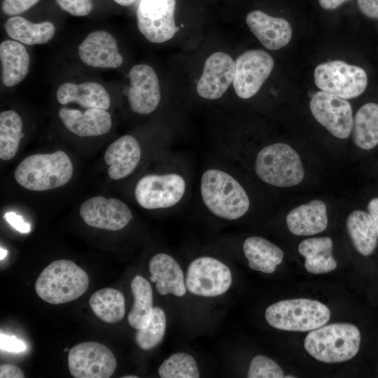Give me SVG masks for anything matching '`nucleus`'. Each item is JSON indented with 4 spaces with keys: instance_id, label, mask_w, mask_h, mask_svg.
Masks as SVG:
<instances>
[{
    "instance_id": "473e14b6",
    "label": "nucleus",
    "mask_w": 378,
    "mask_h": 378,
    "mask_svg": "<svg viewBox=\"0 0 378 378\" xmlns=\"http://www.w3.org/2000/svg\"><path fill=\"white\" fill-rule=\"evenodd\" d=\"M166 323L164 311L160 307H154L148 325L144 328L137 330L135 334L137 346L146 351L157 346L164 335Z\"/></svg>"
},
{
    "instance_id": "20e7f679",
    "label": "nucleus",
    "mask_w": 378,
    "mask_h": 378,
    "mask_svg": "<svg viewBox=\"0 0 378 378\" xmlns=\"http://www.w3.org/2000/svg\"><path fill=\"white\" fill-rule=\"evenodd\" d=\"M88 285V276L83 269L71 260H58L42 271L36 281L35 290L45 302L59 304L80 297Z\"/></svg>"
},
{
    "instance_id": "ea45409f",
    "label": "nucleus",
    "mask_w": 378,
    "mask_h": 378,
    "mask_svg": "<svg viewBox=\"0 0 378 378\" xmlns=\"http://www.w3.org/2000/svg\"><path fill=\"white\" fill-rule=\"evenodd\" d=\"M4 217L19 232L22 233H28L30 232L31 228L29 224L25 223L21 216L16 215L15 213H6Z\"/></svg>"
},
{
    "instance_id": "f8f14e48",
    "label": "nucleus",
    "mask_w": 378,
    "mask_h": 378,
    "mask_svg": "<svg viewBox=\"0 0 378 378\" xmlns=\"http://www.w3.org/2000/svg\"><path fill=\"white\" fill-rule=\"evenodd\" d=\"M274 65L267 52L253 49L241 54L235 61L233 87L237 95L244 99L252 97L270 75Z\"/></svg>"
},
{
    "instance_id": "ddd939ff",
    "label": "nucleus",
    "mask_w": 378,
    "mask_h": 378,
    "mask_svg": "<svg viewBox=\"0 0 378 378\" xmlns=\"http://www.w3.org/2000/svg\"><path fill=\"white\" fill-rule=\"evenodd\" d=\"M310 111L314 118L338 139L349 136L354 124L350 103L333 94L318 91L312 97Z\"/></svg>"
},
{
    "instance_id": "a878e982",
    "label": "nucleus",
    "mask_w": 378,
    "mask_h": 378,
    "mask_svg": "<svg viewBox=\"0 0 378 378\" xmlns=\"http://www.w3.org/2000/svg\"><path fill=\"white\" fill-rule=\"evenodd\" d=\"M298 252L305 258L304 267L310 273H328L337 267L332 254V241L328 237L303 240L298 246Z\"/></svg>"
},
{
    "instance_id": "a19ab883",
    "label": "nucleus",
    "mask_w": 378,
    "mask_h": 378,
    "mask_svg": "<svg viewBox=\"0 0 378 378\" xmlns=\"http://www.w3.org/2000/svg\"><path fill=\"white\" fill-rule=\"evenodd\" d=\"M1 378H23V372L17 366L11 364H4L0 366Z\"/></svg>"
},
{
    "instance_id": "b1692460",
    "label": "nucleus",
    "mask_w": 378,
    "mask_h": 378,
    "mask_svg": "<svg viewBox=\"0 0 378 378\" xmlns=\"http://www.w3.org/2000/svg\"><path fill=\"white\" fill-rule=\"evenodd\" d=\"M2 66V82L6 87L16 85L28 74L30 57L25 47L15 40H7L0 44Z\"/></svg>"
},
{
    "instance_id": "bb28decb",
    "label": "nucleus",
    "mask_w": 378,
    "mask_h": 378,
    "mask_svg": "<svg viewBox=\"0 0 378 378\" xmlns=\"http://www.w3.org/2000/svg\"><path fill=\"white\" fill-rule=\"evenodd\" d=\"M4 28L11 38L29 46L45 44L55 33V25L50 22L34 23L20 16L8 18Z\"/></svg>"
},
{
    "instance_id": "9b49d317",
    "label": "nucleus",
    "mask_w": 378,
    "mask_h": 378,
    "mask_svg": "<svg viewBox=\"0 0 378 378\" xmlns=\"http://www.w3.org/2000/svg\"><path fill=\"white\" fill-rule=\"evenodd\" d=\"M176 0H141L136 10L137 27L152 43L171 39L178 28L174 21Z\"/></svg>"
},
{
    "instance_id": "a211bd4d",
    "label": "nucleus",
    "mask_w": 378,
    "mask_h": 378,
    "mask_svg": "<svg viewBox=\"0 0 378 378\" xmlns=\"http://www.w3.org/2000/svg\"><path fill=\"white\" fill-rule=\"evenodd\" d=\"M141 158V148L134 136L126 134L118 138L104 153L109 178L118 181L127 177L138 167Z\"/></svg>"
},
{
    "instance_id": "5701e85b",
    "label": "nucleus",
    "mask_w": 378,
    "mask_h": 378,
    "mask_svg": "<svg viewBox=\"0 0 378 378\" xmlns=\"http://www.w3.org/2000/svg\"><path fill=\"white\" fill-rule=\"evenodd\" d=\"M286 221L293 234L309 236L320 233L328 225L326 206L321 200H312L293 209Z\"/></svg>"
},
{
    "instance_id": "4468645a",
    "label": "nucleus",
    "mask_w": 378,
    "mask_h": 378,
    "mask_svg": "<svg viewBox=\"0 0 378 378\" xmlns=\"http://www.w3.org/2000/svg\"><path fill=\"white\" fill-rule=\"evenodd\" d=\"M79 213L88 225L111 231L124 228L132 219L130 209L122 201L102 196L85 200L80 206Z\"/></svg>"
},
{
    "instance_id": "aec40b11",
    "label": "nucleus",
    "mask_w": 378,
    "mask_h": 378,
    "mask_svg": "<svg viewBox=\"0 0 378 378\" xmlns=\"http://www.w3.org/2000/svg\"><path fill=\"white\" fill-rule=\"evenodd\" d=\"M246 23L259 41L269 50L282 48L292 37V28L286 20L272 17L260 10L248 13Z\"/></svg>"
},
{
    "instance_id": "79ce46f5",
    "label": "nucleus",
    "mask_w": 378,
    "mask_h": 378,
    "mask_svg": "<svg viewBox=\"0 0 378 378\" xmlns=\"http://www.w3.org/2000/svg\"><path fill=\"white\" fill-rule=\"evenodd\" d=\"M368 211L373 220L378 238V197L370 200L368 205Z\"/></svg>"
},
{
    "instance_id": "a18cd8bd",
    "label": "nucleus",
    "mask_w": 378,
    "mask_h": 378,
    "mask_svg": "<svg viewBox=\"0 0 378 378\" xmlns=\"http://www.w3.org/2000/svg\"><path fill=\"white\" fill-rule=\"evenodd\" d=\"M6 254H7V251L1 248V260L4 259L6 256Z\"/></svg>"
},
{
    "instance_id": "2f4dec72",
    "label": "nucleus",
    "mask_w": 378,
    "mask_h": 378,
    "mask_svg": "<svg viewBox=\"0 0 378 378\" xmlns=\"http://www.w3.org/2000/svg\"><path fill=\"white\" fill-rule=\"evenodd\" d=\"M23 123L20 115L13 110L0 114V158L10 160L16 155L20 140L24 136Z\"/></svg>"
},
{
    "instance_id": "de8ad7c7",
    "label": "nucleus",
    "mask_w": 378,
    "mask_h": 378,
    "mask_svg": "<svg viewBox=\"0 0 378 378\" xmlns=\"http://www.w3.org/2000/svg\"><path fill=\"white\" fill-rule=\"evenodd\" d=\"M285 377H286V378H292V377H293V376H286Z\"/></svg>"
},
{
    "instance_id": "9d476101",
    "label": "nucleus",
    "mask_w": 378,
    "mask_h": 378,
    "mask_svg": "<svg viewBox=\"0 0 378 378\" xmlns=\"http://www.w3.org/2000/svg\"><path fill=\"white\" fill-rule=\"evenodd\" d=\"M68 367L75 378H108L115 372L116 360L106 346L85 342L69 350Z\"/></svg>"
},
{
    "instance_id": "4c0bfd02",
    "label": "nucleus",
    "mask_w": 378,
    "mask_h": 378,
    "mask_svg": "<svg viewBox=\"0 0 378 378\" xmlns=\"http://www.w3.org/2000/svg\"><path fill=\"white\" fill-rule=\"evenodd\" d=\"M0 346L3 350L14 353L22 352L26 349V344L22 341L15 336L6 335L2 333L0 335Z\"/></svg>"
},
{
    "instance_id": "6ab92c4d",
    "label": "nucleus",
    "mask_w": 378,
    "mask_h": 378,
    "mask_svg": "<svg viewBox=\"0 0 378 378\" xmlns=\"http://www.w3.org/2000/svg\"><path fill=\"white\" fill-rule=\"evenodd\" d=\"M64 126L78 136H96L108 133L112 127L110 113L106 110L78 109L62 107L58 111Z\"/></svg>"
},
{
    "instance_id": "cd10ccee",
    "label": "nucleus",
    "mask_w": 378,
    "mask_h": 378,
    "mask_svg": "<svg viewBox=\"0 0 378 378\" xmlns=\"http://www.w3.org/2000/svg\"><path fill=\"white\" fill-rule=\"evenodd\" d=\"M346 230L356 250L364 256L370 255L377 245L373 220L368 212L356 210L347 217Z\"/></svg>"
},
{
    "instance_id": "39448f33",
    "label": "nucleus",
    "mask_w": 378,
    "mask_h": 378,
    "mask_svg": "<svg viewBox=\"0 0 378 378\" xmlns=\"http://www.w3.org/2000/svg\"><path fill=\"white\" fill-rule=\"evenodd\" d=\"M330 317L327 306L306 298L281 300L265 311V319L271 326L288 331L313 330L327 323Z\"/></svg>"
},
{
    "instance_id": "c03bdc74",
    "label": "nucleus",
    "mask_w": 378,
    "mask_h": 378,
    "mask_svg": "<svg viewBox=\"0 0 378 378\" xmlns=\"http://www.w3.org/2000/svg\"><path fill=\"white\" fill-rule=\"evenodd\" d=\"M113 1L122 6H128L132 4L136 0H113Z\"/></svg>"
},
{
    "instance_id": "09e8293b",
    "label": "nucleus",
    "mask_w": 378,
    "mask_h": 378,
    "mask_svg": "<svg viewBox=\"0 0 378 378\" xmlns=\"http://www.w3.org/2000/svg\"><path fill=\"white\" fill-rule=\"evenodd\" d=\"M69 350H70V349H69L68 348H66V349H64V351H69Z\"/></svg>"
},
{
    "instance_id": "49530a36",
    "label": "nucleus",
    "mask_w": 378,
    "mask_h": 378,
    "mask_svg": "<svg viewBox=\"0 0 378 378\" xmlns=\"http://www.w3.org/2000/svg\"><path fill=\"white\" fill-rule=\"evenodd\" d=\"M124 378H137V376H125Z\"/></svg>"
},
{
    "instance_id": "2eb2a0df",
    "label": "nucleus",
    "mask_w": 378,
    "mask_h": 378,
    "mask_svg": "<svg viewBox=\"0 0 378 378\" xmlns=\"http://www.w3.org/2000/svg\"><path fill=\"white\" fill-rule=\"evenodd\" d=\"M127 97L132 111L148 115L158 106L161 94L158 76L149 65L134 66L130 71Z\"/></svg>"
},
{
    "instance_id": "1a4fd4ad",
    "label": "nucleus",
    "mask_w": 378,
    "mask_h": 378,
    "mask_svg": "<svg viewBox=\"0 0 378 378\" xmlns=\"http://www.w3.org/2000/svg\"><path fill=\"white\" fill-rule=\"evenodd\" d=\"M185 284L192 294L202 297H216L225 293L232 284L230 269L212 257L194 260L188 266Z\"/></svg>"
},
{
    "instance_id": "72a5a7b5",
    "label": "nucleus",
    "mask_w": 378,
    "mask_h": 378,
    "mask_svg": "<svg viewBox=\"0 0 378 378\" xmlns=\"http://www.w3.org/2000/svg\"><path fill=\"white\" fill-rule=\"evenodd\" d=\"M158 373L162 378H198L200 373L194 358L188 354L176 353L160 366Z\"/></svg>"
},
{
    "instance_id": "6e6552de",
    "label": "nucleus",
    "mask_w": 378,
    "mask_h": 378,
    "mask_svg": "<svg viewBox=\"0 0 378 378\" xmlns=\"http://www.w3.org/2000/svg\"><path fill=\"white\" fill-rule=\"evenodd\" d=\"M314 78L321 90L344 99L360 96L368 85V76L363 69L339 59L317 65Z\"/></svg>"
},
{
    "instance_id": "f704fd0d",
    "label": "nucleus",
    "mask_w": 378,
    "mask_h": 378,
    "mask_svg": "<svg viewBox=\"0 0 378 378\" xmlns=\"http://www.w3.org/2000/svg\"><path fill=\"white\" fill-rule=\"evenodd\" d=\"M248 378H281L284 372L280 366L272 359L262 355L255 356L248 371Z\"/></svg>"
},
{
    "instance_id": "e433bc0d",
    "label": "nucleus",
    "mask_w": 378,
    "mask_h": 378,
    "mask_svg": "<svg viewBox=\"0 0 378 378\" xmlns=\"http://www.w3.org/2000/svg\"><path fill=\"white\" fill-rule=\"evenodd\" d=\"M39 0H3L1 8L8 15L20 14L34 6Z\"/></svg>"
},
{
    "instance_id": "423d86ee",
    "label": "nucleus",
    "mask_w": 378,
    "mask_h": 378,
    "mask_svg": "<svg viewBox=\"0 0 378 378\" xmlns=\"http://www.w3.org/2000/svg\"><path fill=\"white\" fill-rule=\"evenodd\" d=\"M255 172L263 182L276 187H291L299 184L304 169L298 153L283 143L268 145L256 155Z\"/></svg>"
},
{
    "instance_id": "7ed1b4c3",
    "label": "nucleus",
    "mask_w": 378,
    "mask_h": 378,
    "mask_svg": "<svg viewBox=\"0 0 378 378\" xmlns=\"http://www.w3.org/2000/svg\"><path fill=\"white\" fill-rule=\"evenodd\" d=\"M360 343V333L356 326L351 323H332L309 332L304 346L316 360L335 363L354 358Z\"/></svg>"
},
{
    "instance_id": "f3484780",
    "label": "nucleus",
    "mask_w": 378,
    "mask_h": 378,
    "mask_svg": "<svg viewBox=\"0 0 378 378\" xmlns=\"http://www.w3.org/2000/svg\"><path fill=\"white\" fill-rule=\"evenodd\" d=\"M78 54L84 64L94 68L115 69L123 62L116 39L103 30L90 33L79 45Z\"/></svg>"
},
{
    "instance_id": "c9c22d12",
    "label": "nucleus",
    "mask_w": 378,
    "mask_h": 378,
    "mask_svg": "<svg viewBox=\"0 0 378 378\" xmlns=\"http://www.w3.org/2000/svg\"><path fill=\"white\" fill-rule=\"evenodd\" d=\"M59 7L74 16L88 15L93 8L92 0H55Z\"/></svg>"
},
{
    "instance_id": "f03ea898",
    "label": "nucleus",
    "mask_w": 378,
    "mask_h": 378,
    "mask_svg": "<svg viewBox=\"0 0 378 378\" xmlns=\"http://www.w3.org/2000/svg\"><path fill=\"white\" fill-rule=\"evenodd\" d=\"M74 167L69 155L62 150L38 153L24 158L14 172L16 182L25 189L45 191L66 185Z\"/></svg>"
},
{
    "instance_id": "f257e3e1",
    "label": "nucleus",
    "mask_w": 378,
    "mask_h": 378,
    "mask_svg": "<svg viewBox=\"0 0 378 378\" xmlns=\"http://www.w3.org/2000/svg\"><path fill=\"white\" fill-rule=\"evenodd\" d=\"M200 192L207 210L224 220L239 219L250 207V200L244 187L223 169L209 168L204 171Z\"/></svg>"
},
{
    "instance_id": "58836bf2",
    "label": "nucleus",
    "mask_w": 378,
    "mask_h": 378,
    "mask_svg": "<svg viewBox=\"0 0 378 378\" xmlns=\"http://www.w3.org/2000/svg\"><path fill=\"white\" fill-rule=\"evenodd\" d=\"M360 12L372 19H378V0H357Z\"/></svg>"
},
{
    "instance_id": "0eeeda50",
    "label": "nucleus",
    "mask_w": 378,
    "mask_h": 378,
    "mask_svg": "<svg viewBox=\"0 0 378 378\" xmlns=\"http://www.w3.org/2000/svg\"><path fill=\"white\" fill-rule=\"evenodd\" d=\"M187 190V182L176 172L148 174L136 183L134 197L145 209H168L177 205Z\"/></svg>"
},
{
    "instance_id": "c756f323",
    "label": "nucleus",
    "mask_w": 378,
    "mask_h": 378,
    "mask_svg": "<svg viewBox=\"0 0 378 378\" xmlns=\"http://www.w3.org/2000/svg\"><path fill=\"white\" fill-rule=\"evenodd\" d=\"M353 139L363 150H370L378 144L377 104L367 103L358 110L354 120Z\"/></svg>"
},
{
    "instance_id": "412c9836",
    "label": "nucleus",
    "mask_w": 378,
    "mask_h": 378,
    "mask_svg": "<svg viewBox=\"0 0 378 378\" xmlns=\"http://www.w3.org/2000/svg\"><path fill=\"white\" fill-rule=\"evenodd\" d=\"M150 280L155 283L160 295L173 294L181 297L186 292L183 271L171 255L159 253L152 257L148 264Z\"/></svg>"
},
{
    "instance_id": "7c9ffc66",
    "label": "nucleus",
    "mask_w": 378,
    "mask_h": 378,
    "mask_svg": "<svg viewBox=\"0 0 378 378\" xmlns=\"http://www.w3.org/2000/svg\"><path fill=\"white\" fill-rule=\"evenodd\" d=\"M89 304L94 314L106 323H117L125 315L124 295L114 288H104L94 292Z\"/></svg>"
},
{
    "instance_id": "dca6fc26",
    "label": "nucleus",
    "mask_w": 378,
    "mask_h": 378,
    "mask_svg": "<svg viewBox=\"0 0 378 378\" xmlns=\"http://www.w3.org/2000/svg\"><path fill=\"white\" fill-rule=\"evenodd\" d=\"M235 62L227 54L216 52L205 61L203 71L197 84V92L202 98H220L233 82Z\"/></svg>"
},
{
    "instance_id": "37998d69",
    "label": "nucleus",
    "mask_w": 378,
    "mask_h": 378,
    "mask_svg": "<svg viewBox=\"0 0 378 378\" xmlns=\"http://www.w3.org/2000/svg\"><path fill=\"white\" fill-rule=\"evenodd\" d=\"M349 0H318L321 7L325 10H334Z\"/></svg>"
},
{
    "instance_id": "393cba45",
    "label": "nucleus",
    "mask_w": 378,
    "mask_h": 378,
    "mask_svg": "<svg viewBox=\"0 0 378 378\" xmlns=\"http://www.w3.org/2000/svg\"><path fill=\"white\" fill-rule=\"evenodd\" d=\"M243 251L251 269L270 274L283 260L284 252L276 245L261 237L247 238Z\"/></svg>"
},
{
    "instance_id": "4be33fe9",
    "label": "nucleus",
    "mask_w": 378,
    "mask_h": 378,
    "mask_svg": "<svg viewBox=\"0 0 378 378\" xmlns=\"http://www.w3.org/2000/svg\"><path fill=\"white\" fill-rule=\"evenodd\" d=\"M57 102L62 105L76 102L85 108L108 110L111 106L110 96L101 84L84 82L76 84L66 82L60 85L56 92Z\"/></svg>"
},
{
    "instance_id": "c85d7f7f",
    "label": "nucleus",
    "mask_w": 378,
    "mask_h": 378,
    "mask_svg": "<svg viewBox=\"0 0 378 378\" xmlns=\"http://www.w3.org/2000/svg\"><path fill=\"white\" fill-rule=\"evenodd\" d=\"M134 302L127 316L129 324L134 329L145 328L153 310V290L150 283L141 276H134L131 281Z\"/></svg>"
}]
</instances>
